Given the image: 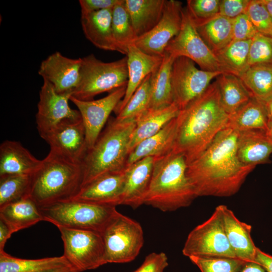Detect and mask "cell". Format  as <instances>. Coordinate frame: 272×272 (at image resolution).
Returning a JSON list of instances; mask_svg holds the SVG:
<instances>
[{
    "label": "cell",
    "mask_w": 272,
    "mask_h": 272,
    "mask_svg": "<svg viewBox=\"0 0 272 272\" xmlns=\"http://www.w3.org/2000/svg\"><path fill=\"white\" fill-rule=\"evenodd\" d=\"M69 265H71L63 255L23 259L12 256L4 250L0 251V272H51Z\"/></svg>",
    "instance_id": "cell-31"
},
{
    "label": "cell",
    "mask_w": 272,
    "mask_h": 272,
    "mask_svg": "<svg viewBox=\"0 0 272 272\" xmlns=\"http://www.w3.org/2000/svg\"><path fill=\"white\" fill-rule=\"evenodd\" d=\"M63 244V255L79 272L92 270L106 264L102 235L97 232L57 228Z\"/></svg>",
    "instance_id": "cell-10"
},
{
    "label": "cell",
    "mask_w": 272,
    "mask_h": 272,
    "mask_svg": "<svg viewBox=\"0 0 272 272\" xmlns=\"http://www.w3.org/2000/svg\"><path fill=\"white\" fill-rule=\"evenodd\" d=\"M71 96L70 94L57 93L49 82L43 80L36 114L40 136L51 130L64 119L82 118L78 110L72 109L69 106Z\"/></svg>",
    "instance_id": "cell-16"
},
{
    "label": "cell",
    "mask_w": 272,
    "mask_h": 272,
    "mask_svg": "<svg viewBox=\"0 0 272 272\" xmlns=\"http://www.w3.org/2000/svg\"><path fill=\"white\" fill-rule=\"evenodd\" d=\"M254 262L262 266L266 272H272V256L264 252L258 247Z\"/></svg>",
    "instance_id": "cell-47"
},
{
    "label": "cell",
    "mask_w": 272,
    "mask_h": 272,
    "mask_svg": "<svg viewBox=\"0 0 272 272\" xmlns=\"http://www.w3.org/2000/svg\"><path fill=\"white\" fill-rule=\"evenodd\" d=\"M112 31L119 52L126 55L128 47L138 38L125 6V0H119L112 9Z\"/></svg>",
    "instance_id": "cell-36"
},
{
    "label": "cell",
    "mask_w": 272,
    "mask_h": 272,
    "mask_svg": "<svg viewBox=\"0 0 272 272\" xmlns=\"http://www.w3.org/2000/svg\"><path fill=\"white\" fill-rule=\"evenodd\" d=\"M240 272H266L264 268L254 262H248Z\"/></svg>",
    "instance_id": "cell-49"
},
{
    "label": "cell",
    "mask_w": 272,
    "mask_h": 272,
    "mask_svg": "<svg viewBox=\"0 0 272 272\" xmlns=\"http://www.w3.org/2000/svg\"><path fill=\"white\" fill-rule=\"evenodd\" d=\"M246 14L257 33L272 37V16L261 0H250Z\"/></svg>",
    "instance_id": "cell-41"
},
{
    "label": "cell",
    "mask_w": 272,
    "mask_h": 272,
    "mask_svg": "<svg viewBox=\"0 0 272 272\" xmlns=\"http://www.w3.org/2000/svg\"><path fill=\"white\" fill-rule=\"evenodd\" d=\"M268 121L265 104L252 97L236 112L229 115L226 127L239 132L250 130L265 131Z\"/></svg>",
    "instance_id": "cell-30"
},
{
    "label": "cell",
    "mask_w": 272,
    "mask_h": 272,
    "mask_svg": "<svg viewBox=\"0 0 272 272\" xmlns=\"http://www.w3.org/2000/svg\"><path fill=\"white\" fill-rule=\"evenodd\" d=\"M251 40L233 41L215 54L223 73L240 78L247 71Z\"/></svg>",
    "instance_id": "cell-35"
},
{
    "label": "cell",
    "mask_w": 272,
    "mask_h": 272,
    "mask_svg": "<svg viewBox=\"0 0 272 272\" xmlns=\"http://www.w3.org/2000/svg\"><path fill=\"white\" fill-rule=\"evenodd\" d=\"M112 9L81 14V23L86 38L94 46L104 50L119 52L112 34Z\"/></svg>",
    "instance_id": "cell-23"
},
{
    "label": "cell",
    "mask_w": 272,
    "mask_h": 272,
    "mask_svg": "<svg viewBox=\"0 0 272 272\" xmlns=\"http://www.w3.org/2000/svg\"><path fill=\"white\" fill-rule=\"evenodd\" d=\"M44 221L58 227L90 230L101 234L116 207L67 200L39 208Z\"/></svg>",
    "instance_id": "cell-6"
},
{
    "label": "cell",
    "mask_w": 272,
    "mask_h": 272,
    "mask_svg": "<svg viewBox=\"0 0 272 272\" xmlns=\"http://www.w3.org/2000/svg\"><path fill=\"white\" fill-rule=\"evenodd\" d=\"M261 1L272 16V0H261Z\"/></svg>",
    "instance_id": "cell-53"
},
{
    "label": "cell",
    "mask_w": 272,
    "mask_h": 272,
    "mask_svg": "<svg viewBox=\"0 0 272 272\" xmlns=\"http://www.w3.org/2000/svg\"><path fill=\"white\" fill-rule=\"evenodd\" d=\"M168 265V257L164 252L148 255L142 265L133 272H163Z\"/></svg>",
    "instance_id": "cell-44"
},
{
    "label": "cell",
    "mask_w": 272,
    "mask_h": 272,
    "mask_svg": "<svg viewBox=\"0 0 272 272\" xmlns=\"http://www.w3.org/2000/svg\"><path fill=\"white\" fill-rule=\"evenodd\" d=\"M249 66L272 64V37L257 33L252 39L249 48Z\"/></svg>",
    "instance_id": "cell-40"
},
{
    "label": "cell",
    "mask_w": 272,
    "mask_h": 272,
    "mask_svg": "<svg viewBox=\"0 0 272 272\" xmlns=\"http://www.w3.org/2000/svg\"><path fill=\"white\" fill-rule=\"evenodd\" d=\"M126 55L128 81L125 95L114 110L116 115L123 109L144 79L159 67L163 57L148 54L133 44L128 47Z\"/></svg>",
    "instance_id": "cell-20"
},
{
    "label": "cell",
    "mask_w": 272,
    "mask_h": 272,
    "mask_svg": "<svg viewBox=\"0 0 272 272\" xmlns=\"http://www.w3.org/2000/svg\"><path fill=\"white\" fill-rule=\"evenodd\" d=\"M0 219L13 233L44 221L39 207L29 196L1 208Z\"/></svg>",
    "instance_id": "cell-29"
},
{
    "label": "cell",
    "mask_w": 272,
    "mask_h": 272,
    "mask_svg": "<svg viewBox=\"0 0 272 272\" xmlns=\"http://www.w3.org/2000/svg\"><path fill=\"white\" fill-rule=\"evenodd\" d=\"M124 178V170L102 175L82 186L71 199L116 207L121 205Z\"/></svg>",
    "instance_id": "cell-18"
},
{
    "label": "cell",
    "mask_w": 272,
    "mask_h": 272,
    "mask_svg": "<svg viewBox=\"0 0 272 272\" xmlns=\"http://www.w3.org/2000/svg\"><path fill=\"white\" fill-rule=\"evenodd\" d=\"M221 206L225 233L236 257L254 262L257 247L251 236V226L240 221L226 206Z\"/></svg>",
    "instance_id": "cell-21"
},
{
    "label": "cell",
    "mask_w": 272,
    "mask_h": 272,
    "mask_svg": "<svg viewBox=\"0 0 272 272\" xmlns=\"http://www.w3.org/2000/svg\"><path fill=\"white\" fill-rule=\"evenodd\" d=\"M127 81L126 56L105 62L90 54L82 58L80 81L72 97L83 101L92 100L98 94L127 85Z\"/></svg>",
    "instance_id": "cell-7"
},
{
    "label": "cell",
    "mask_w": 272,
    "mask_h": 272,
    "mask_svg": "<svg viewBox=\"0 0 272 272\" xmlns=\"http://www.w3.org/2000/svg\"><path fill=\"white\" fill-rule=\"evenodd\" d=\"M232 25L233 19L218 14L195 26L201 38L216 54L232 41Z\"/></svg>",
    "instance_id": "cell-32"
},
{
    "label": "cell",
    "mask_w": 272,
    "mask_h": 272,
    "mask_svg": "<svg viewBox=\"0 0 272 272\" xmlns=\"http://www.w3.org/2000/svg\"><path fill=\"white\" fill-rule=\"evenodd\" d=\"M175 118L158 132L140 143L129 153L126 166L146 157H157L171 152L175 135Z\"/></svg>",
    "instance_id": "cell-27"
},
{
    "label": "cell",
    "mask_w": 272,
    "mask_h": 272,
    "mask_svg": "<svg viewBox=\"0 0 272 272\" xmlns=\"http://www.w3.org/2000/svg\"><path fill=\"white\" fill-rule=\"evenodd\" d=\"M250 0H221L219 14L234 19L246 14Z\"/></svg>",
    "instance_id": "cell-45"
},
{
    "label": "cell",
    "mask_w": 272,
    "mask_h": 272,
    "mask_svg": "<svg viewBox=\"0 0 272 272\" xmlns=\"http://www.w3.org/2000/svg\"><path fill=\"white\" fill-rule=\"evenodd\" d=\"M238 134L239 131L226 127L199 157L187 165L186 175L197 197L231 196L255 168L238 158Z\"/></svg>",
    "instance_id": "cell-1"
},
{
    "label": "cell",
    "mask_w": 272,
    "mask_h": 272,
    "mask_svg": "<svg viewBox=\"0 0 272 272\" xmlns=\"http://www.w3.org/2000/svg\"><path fill=\"white\" fill-rule=\"evenodd\" d=\"M13 233L7 224L0 219V251L4 250L7 241Z\"/></svg>",
    "instance_id": "cell-48"
},
{
    "label": "cell",
    "mask_w": 272,
    "mask_h": 272,
    "mask_svg": "<svg viewBox=\"0 0 272 272\" xmlns=\"http://www.w3.org/2000/svg\"><path fill=\"white\" fill-rule=\"evenodd\" d=\"M165 52L175 58L187 57L202 70L223 72L216 55L199 35L186 7L183 8L182 11L180 30L169 42Z\"/></svg>",
    "instance_id": "cell-11"
},
{
    "label": "cell",
    "mask_w": 272,
    "mask_h": 272,
    "mask_svg": "<svg viewBox=\"0 0 272 272\" xmlns=\"http://www.w3.org/2000/svg\"><path fill=\"white\" fill-rule=\"evenodd\" d=\"M154 157H148L127 166L121 205L133 209L144 204L151 180Z\"/></svg>",
    "instance_id": "cell-19"
},
{
    "label": "cell",
    "mask_w": 272,
    "mask_h": 272,
    "mask_svg": "<svg viewBox=\"0 0 272 272\" xmlns=\"http://www.w3.org/2000/svg\"><path fill=\"white\" fill-rule=\"evenodd\" d=\"M220 0H188L186 8L195 25L219 13Z\"/></svg>",
    "instance_id": "cell-42"
},
{
    "label": "cell",
    "mask_w": 272,
    "mask_h": 272,
    "mask_svg": "<svg viewBox=\"0 0 272 272\" xmlns=\"http://www.w3.org/2000/svg\"><path fill=\"white\" fill-rule=\"evenodd\" d=\"M166 0H125V6L138 37L150 32L160 21Z\"/></svg>",
    "instance_id": "cell-26"
},
{
    "label": "cell",
    "mask_w": 272,
    "mask_h": 272,
    "mask_svg": "<svg viewBox=\"0 0 272 272\" xmlns=\"http://www.w3.org/2000/svg\"><path fill=\"white\" fill-rule=\"evenodd\" d=\"M223 73L198 69L195 63L185 57H177L174 60L171 72L173 103L179 109L202 94L215 78Z\"/></svg>",
    "instance_id": "cell-12"
},
{
    "label": "cell",
    "mask_w": 272,
    "mask_h": 272,
    "mask_svg": "<svg viewBox=\"0 0 272 272\" xmlns=\"http://www.w3.org/2000/svg\"><path fill=\"white\" fill-rule=\"evenodd\" d=\"M229 114L224 108L218 83L212 82L200 96L179 110L172 151L182 155L187 165L194 161L226 127Z\"/></svg>",
    "instance_id": "cell-2"
},
{
    "label": "cell",
    "mask_w": 272,
    "mask_h": 272,
    "mask_svg": "<svg viewBox=\"0 0 272 272\" xmlns=\"http://www.w3.org/2000/svg\"><path fill=\"white\" fill-rule=\"evenodd\" d=\"M240 78L252 97L265 104L272 99V64L250 66Z\"/></svg>",
    "instance_id": "cell-34"
},
{
    "label": "cell",
    "mask_w": 272,
    "mask_h": 272,
    "mask_svg": "<svg viewBox=\"0 0 272 272\" xmlns=\"http://www.w3.org/2000/svg\"><path fill=\"white\" fill-rule=\"evenodd\" d=\"M182 9V2L166 0L160 21L150 32L138 37L133 44L148 54L163 57L168 44L180 30Z\"/></svg>",
    "instance_id": "cell-13"
},
{
    "label": "cell",
    "mask_w": 272,
    "mask_h": 272,
    "mask_svg": "<svg viewBox=\"0 0 272 272\" xmlns=\"http://www.w3.org/2000/svg\"><path fill=\"white\" fill-rule=\"evenodd\" d=\"M265 132L266 135L272 140V120L268 121L267 129Z\"/></svg>",
    "instance_id": "cell-52"
},
{
    "label": "cell",
    "mask_w": 272,
    "mask_h": 272,
    "mask_svg": "<svg viewBox=\"0 0 272 272\" xmlns=\"http://www.w3.org/2000/svg\"><path fill=\"white\" fill-rule=\"evenodd\" d=\"M83 181L81 163L49 151L31 175L28 196L39 208L71 199Z\"/></svg>",
    "instance_id": "cell-4"
},
{
    "label": "cell",
    "mask_w": 272,
    "mask_h": 272,
    "mask_svg": "<svg viewBox=\"0 0 272 272\" xmlns=\"http://www.w3.org/2000/svg\"><path fill=\"white\" fill-rule=\"evenodd\" d=\"M175 59L172 55L164 52L161 64L151 74L149 109H161L173 103L171 72Z\"/></svg>",
    "instance_id": "cell-28"
},
{
    "label": "cell",
    "mask_w": 272,
    "mask_h": 272,
    "mask_svg": "<svg viewBox=\"0 0 272 272\" xmlns=\"http://www.w3.org/2000/svg\"><path fill=\"white\" fill-rule=\"evenodd\" d=\"M187 166L184 157L172 151L154 157L144 204L163 212L190 206L197 196L187 177Z\"/></svg>",
    "instance_id": "cell-3"
},
{
    "label": "cell",
    "mask_w": 272,
    "mask_h": 272,
    "mask_svg": "<svg viewBox=\"0 0 272 272\" xmlns=\"http://www.w3.org/2000/svg\"><path fill=\"white\" fill-rule=\"evenodd\" d=\"M233 41L252 39L257 33L246 14L233 19Z\"/></svg>",
    "instance_id": "cell-43"
},
{
    "label": "cell",
    "mask_w": 272,
    "mask_h": 272,
    "mask_svg": "<svg viewBox=\"0 0 272 272\" xmlns=\"http://www.w3.org/2000/svg\"><path fill=\"white\" fill-rule=\"evenodd\" d=\"M42 160L35 157L19 142L6 140L0 146V176L32 175Z\"/></svg>",
    "instance_id": "cell-22"
},
{
    "label": "cell",
    "mask_w": 272,
    "mask_h": 272,
    "mask_svg": "<svg viewBox=\"0 0 272 272\" xmlns=\"http://www.w3.org/2000/svg\"><path fill=\"white\" fill-rule=\"evenodd\" d=\"M106 263H122L133 260L144 243L139 223L117 211L101 233Z\"/></svg>",
    "instance_id": "cell-8"
},
{
    "label": "cell",
    "mask_w": 272,
    "mask_h": 272,
    "mask_svg": "<svg viewBox=\"0 0 272 272\" xmlns=\"http://www.w3.org/2000/svg\"><path fill=\"white\" fill-rule=\"evenodd\" d=\"M126 86L118 88L97 100L83 101L71 97L70 100L78 108L85 127L88 150L94 146L111 113L123 99Z\"/></svg>",
    "instance_id": "cell-15"
},
{
    "label": "cell",
    "mask_w": 272,
    "mask_h": 272,
    "mask_svg": "<svg viewBox=\"0 0 272 272\" xmlns=\"http://www.w3.org/2000/svg\"><path fill=\"white\" fill-rule=\"evenodd\" d=\"M151 74L144 79L123 109L116 115L115 118L117 120H135L149 108Z\"/></svg>",
    "instance_id": "cell-38"
},
{
    "label": "cell",
    "mask_w": 272,
    "mask_h": 272,
    "mask_svg": "<svg viewBox=\"0 0 272 272\" xmlns=\"http://www.w3.org/2000/svg\"><path fill=\"white\" fill-rule=\"evenodd\" d=\"M135 126V120L109 119L106 127L82 161L81 187L102 175L124 170L129 140Z\"/></svg>",
    "instance_id": "cell-5"
},
{
    "label": "cell",
    "mask_w": 272,
    "mask_h": 272,
    "mask_svg": "<svg viewBox=\"0 0 272 272\" xmlns=\"http://www.w3.org/2000/svg\"><path fill=\"white\" fill-rule=\"evenodd\" d=\"M201 272H240L247 261L231 257H189Z\"/></svg>",
    "instance_id": "cell-39"
},
{
    "label": "cell",
    "mask_w": 272,
    "mask_h": 272,
    "mask_svg": "<svg viewBox=\"0 0 272 272\" xmlns=\"http://www.w3.org/2000/svg\"><path fill=\"white\" fill-rule=\"evenodd\" d=\"M179 109L173 103L161 109H148L135 119V126L128 143L129 153L140 143L158 132L178 114Z\"/></svg>",
    "instance_id": "cell-25"
},
{
    "label": "cell",
    "mask_w": 272,
    "mask_h": 272,
    "mask_svg": "<svg viewBox=\"0 0 272 272\" xmlns=\"http://www.w3.org/2000/svg\"><path fill=\"white\" fill-rule=\"evenodd\" d=\"M119 0H80L81 14L113 9Z\"/></svg>",
    "instance_id": "cell-46"
},
{
    "label": "cell",
    "mask_w": 272,
    "mask_h": 272,
    "mask_svg": "<svg viewBox=\"0 0 272 272\" xmlns=\"http://www.w3.org/2000/svg\"><path fill=\"white\" fill-rule=\"evenodd\" d=\"M82 58H72L56 51L40 63L38 74L60 94L73 95L80 81Z\"/></svg>",
    "instance_id": "cell-17"
},
{
    "label": "cell",
    "mask_w": 272,
    "mask_h": 272,
    "mask_svg": "<svg viewBox=\"0 0 272 272\" xmlns=\"http://www.w3.org/2000/svg\"><path fill=\"white\" fill-rule=\"evenodd\" d=\"M182 253L188 257L237 258L225 233L221 205L189 233Z\"/></svg>",
    "instance_id": "cell-9"
},
{
    "label": "cell",
    "mask_w": 272,
    "mask_h": 272,
    "mask_svg": "<svg viewBox=\"0 0 272 272\" xmlns=\"http://www.w3.org/2000/svg\"><path fill=\"white\" fill-rule=\"evenodd\" d=\"M30 183L31 175L0 176V209L28 196Z\"/></svg>",
    "instance_id": "cell-37"
},
{
    "label": "cell",
    "mask_w": 272,
    "mask_h": 272,
    "mask_svg": "<svg viewBox=\"0 0 272 272\" xmlns=\"http://www.w3.org/2000/svg\"><path fill=\"white\" fill-rule=\"evenodd\" d=\"M51 272H79L77 269L72 265L66 266Z\"/></svg>",
    "instance_id": "cell-50"
},
{
    "label": "cell",
    "mask_w": 272,
    "mask_h": 272,
    "mask_svg": "<svg viewBox=\"0 0 272 272\" xmlns=\"http://www.w3.org/2000/svg\"><path fill=\"white\" fill-rule=\"evenodd\" d=\"M40 137L50 151L74 162L81 163L87 151L86 130L82 119H65Z\"/></svg>",
    "instance_id": "cell-14"
},
{
    "label": "cell",
    "mask_w": 272,
    "mask_h": 272,
    "mask_svg": "<svg viewBox=\"0 0 272 272\" xmlns=\"http://www.w3.org/2000/svg\"><path fill=\"white\" fill-rule=\"evenodd\" d=\"M268 120H272V99L265 104Z\"/></svg>",
    "instance_id": "cell-51"
},
{
    "label": "cell",
    "mask_w": 272,
    "mask_h": 272,
    "mask_svg": "<svg viewBox=\"0 0 272 272\" xmlns=\"http://www.w3.org/2000/svg\"><path fill=\"white\" fill-rule=\"evenodd\" d=\"M222 104L229 114L236 112L252 98L240 78L223 73L216 78Z\"/></svg>",
    "instance_id": "cell-33"
},
{
    "label": "cell",
    "mask_w": 272,
    "mask_h": 272,
    "mask_svg": "<svg viewBox=\"0 0 272 272\" xmlns=\"http://www.w3.org/2000/svg\"><path fill=\"white\" fill-rule=\"evenodd\" d=\"M272 140L265 131L250 130L239 132L237 154L240 161L246 165L256 167L270 163Z\"/></svg>",
    "instance_id": "cell-24"
}]
</instances>
